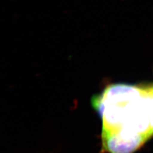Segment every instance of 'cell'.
<instances>
[{"label":"cell","mask_w":153,"mask_h":153,"mask_svg":"<svg viewBox=\"0 0 153 153\" xmlns=\"http://www.w3.org/2000/svg\"><path fill=\"white\" fill-rule=\"evenodd\" d=\"M109 153H133L153 137V86L114 83L91 99Z\"/></svg>","instance_id":"1"}]
</instances>
